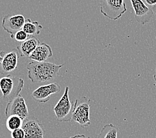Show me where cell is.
Instances as JSON below:
<instances>
[{
    "label": "cell",
    "instance_id": "6da1fadb",
    "mask_svg": "<svg viewBox=\"0 0 156 138\" xmlns=\"http://www.w3.org/2000/svg\"><path fill=\"white\" fill-rule=\"evenodd\" d=\"M64 65L48 62L31 61L27 66V76L31 82H50L58 76L59 70Z\"/></svg>",
    "mask_w": 156,
    "mask_h": 138
},
{
    "label": "cell",
    "instance_id": "7a4b0ae2",
    "mask_svg": "<svg viewBox=\"0 0 156 138\" xmlns=\"http://www.w3.org/2000/svg\"><path fill=\"white\" fill-rule=\"evenodd\" d=\"M24 86V80L21 78L5 76L0 79V90L3 100L9 102L20 95Z\"/></svg>",
    "mask_w": 156,
    "mask_h": 138
},
{
    "label": "cell",
    "instance_id": "3957f363",
    "mask_svg": "<svg viewBox=\"0 0 156 138\" xmlns=\"http://www.w3.org/2000/svg\"><path fill=\"white\" fill-rule=\"evenodd\" d=\"M69 86H66L62 98L59 99V100L54 108L56 119L59 122L72 121L74 102H72L69 100Z\"/></svg>",
    "mask_w": 156,
    "mask_h": 138
},
{
    "label": "cell",
    "instance_id": "277c9868",
    "mask_svg": "<svg viewBox=\"0 0 156 138\" xmlns=\"http://www.w3.org/2000/svg\"><path fill=\"white\" fill-rule=\"evenodd\" d=\"M90 102L86 96H83L74 102L72 121L79 123L81 127H87L91 125Z\"/></svg>",
    "mask_w": 156,
    "mask_h": 138
},
{
    "label": "cell",
    "instance_id": "5b68a950",
    "mask_svg": "<svg viewBox=\"0 0 156 138\" xmlns=\"http://www.w3.org/2000/svg\"><path fill=\"white\" fill-rule=\"evenodd\" d=\"M127 12L124 0H101L100 12L108 19L117 21Z\"/></svg>",
    "mask_w": 156,
    "mask_h": 138
},
{
    "label": "cell",
    "instance_id": "8992f818",
    "mask_svg": "<svg viewBox=\"0 0 156 138\" xmlns=\"http://www.w3.org/2000/svg\"><path fill=\"white\" fill-rule=\"evenodd\" d=\"M0 54L3 56L2 61L0 62V74L9 75L10 73L17 69L18 60L22 56L20 48L17 47L9 52L2 51Z\"/></svg>",
    "mask_w": 156,
    "mask_h": 138
},
{
    "label": "cell",
    "instance_id": "52a82bcc",
    "mask_svg": "<svg viewBox=\"0 0 156 138\" xmlns=\"http://www.w3.org/2000/svg\"><path fill=\"white\" fill-rule=\"evenodd\" d=\"M26 21L25 17L21 14H8L3 17L2 25L3 30L10 35V37L13 39L17 32L23 29Z\"/></svg>",
    "mask_w": 156,
    "mask_h": 138
},
{
    "label": "cell",
    "instance_id": "ba28073f",
    "mask_svg": "<svg viewBox=\"0 0 156 138\" xmlns=\"http://www.w3.org/2000/svg\"><path fill=\"white\" fill-rule=\"evenodd\" d=\"M5 114L6 117L12 115L18 116L23 120L28 118L29 112L25 98L19 95L12 100L8 102L5 109Z\"/></svg>",
    "mask_w": 156,
    "mask_h": 138
},
{
    "label": "cell",
    "instance_id": "9c48e42d",
    "mask_svg": "<svg viewBox=\"0 0 156 138\" xmlns=\"http://www.w3.org/2000/svg\"><path fill=\"white\" fill-rule=\"evenodd\" d=\"M61 89L60 85L56 82L42 85L33 92L31 96L35 101L40 103H46L49 100L52 95L59 93Z\"/></svg>",
    "mask_w": 156,
    "mask_h": 138
},
{
    "label": "cell",
    "instance_id": "30bf717a",
    "mask_svg": "<svg viewBox=\"0 0 156 138\" xmlns=\"http://www.w3.org/2000/svg\"><path fill=\"white\" fill-rule=\"evenodd\" d=\"M135 13V19L141 25H145L153 17L154 13L142 0H130Z\"/></svg>",
    "mask_w": 156,
    "mask_h": 138
},
{
    "label": "cell",
    "instance_id": "8fae6325",
    "mask_svg": "<svg viewBox=\"0 0 156 138\" xmlns=\"http://www.w3.org/2000/svg\"><path fill=\"white\" fill-rule=\"evenodd\" d=\"M22 128L26 133V138H44V126L35 117L25 119Z\"/></svg>",
    "mask_w": 156,
    "mask_h": 138
},
{
    "label": "cell",
    "instance_id": "7c38bea8",
    "mask_svg": "<svg viewBox=\"0 0 156 138\" xmlns=\"http://www.w3.org/2000/svg\"><path fill=\"white\" fill-rule=\"evenodd\" d=\"M52 56L53 52L50 46L45 42H41L28 59L32 61L41 62H45L46 60L51 57Z\"/></svg>",
    "mask_w": 156,
    "mask_h": 138
},
{
    "label": "cell",
    "instance_id": "4fadbf2b",
    "mask_svg": "<svg viewBox=\"0 0 156 138\" xmlns=\"http://www.w3.org/2000/svg\"><path fill=\"white\" fill-rule=\"evenodd\" d=\"M40 44V41L35 36H32L26 41L22 42L21 45L19 46L22 56L29 57Z\"/></svg>",
    "mask_w": 156,
    "mask_h": 138
},
{
    "label": "cell",
    "instance_id": "5bb4252c",
    "mask_svg": "<svg viewBox=\"0 0 156 138\" xmlns=\"http://www.w3.org/2000/svg\"><path fill=\"white\" fill-rule=\"evenodd\" d=\"M42 29L43 27L37 21H32L30 19H27L22 29L29 36L30 35L35 36L40 34Z\"/></svg>",
    "mask_w": 156,
    "mask_h": 138
},
{
    "label": "cell",
    "instance_id": "9a60e30c",
    "mask_svg": "<svg viewBox=\"0 0 156 138\" xmlns=\"http://www.w3.org/2000/svg\"><path fill=\"white\" fill-rule=\"evenodd\" d=\"M118 127L112 123H108L102 127L97 138H118Z\"/></svg>",
    "mask_w": 156,
    "mask_h": 138
},
{
    "label": "cell",
    "instance_id": "2e32d148",
    "mask_svg": "<svg viewBox=\"0 0 156 138\" xmlns=\"http://www.w3.org/2000/svg\"><path fill=\"white\" fill-rule=\"evenodd\" d=\"M24 120L18 116L12 115L8 117L6 120V127L9 132L22 128Z\"/></svg>",
    "mask_w": 156,
    "mask_h": 138
},
{
    "label": "cell",
    "instance_id": "e0dca14e",
    "mask_svg": "<svg viewBox=\"0 0 156 138\" xmlns=\"http://www.w3.org/2000/svg\"><path fill=\"white\" fill-rule=\"evenodd\" d=\"M28 37H29V35H28L23 29L17 31L15 34V36H14L15 40L20 42H23L24 41H26L27 39H28Z\"/></svg>",
    "mask_w": 156,
    "mask_h": 138
},
{
    "label": "cell",
    "instance_id": "ac0fdd59",
    "mask_svg": "<svg viewBox=\"0 0 156 138\" xmlns=\"http://www.w3.org/2000/svg\"><path fill=\"white\" fill-rule=\"evenodd\" d=\"M12 138H26V133L22 128L13 130L11 132Z\"/></svg>",
    "mask_w": 156,
    "mask_h": 138
},
{
    "label": "cell",
    "instance_id": "d6986e66",
    "mask_svg": "<svg viewBox=\"0 0 156 138\" xmlns=\"http://www.w3.org/2000/svg\"><path fill=\"white\" fill-rule=\"evenodd\" d=\"M142 1L148 7H150V8H152V7L156 5V0H142Z\"/></svg>",
    "mask_w": 156,
    "mask_h": 138
},
{
    "label": "cell",
    "instance_id": "ffe728a7",
    "mask_svg": "<svg viewBox=\"0 0 156 138\" xmlns=\"http://www.w3.org/2000/svg\"><path fill=\"white\" fill-rule=\"evenodd\" d=\"M69 138H90V137H86L84 134H77V135H75L73 136L70 137Z\"/></svg>",
    "mask_w": 156,
    "mask_h": 138
},
{
    "label": "cell",
    "instance_id": "44dd1931",
    "mask_svg": "<svg viewBox=\"0 0 156 138\" xmlns=\"http://www.w3.org/2000/svg\"><path fill=\"white\" fill-rule=\"evenodd\" d=\"M154 85L156 86V69H155V73L154 75Z\"/></svg>",
    "mask_w": 156,
    "mask_h": 138
},
{
    "label": "cell",
    "instance_id": "7402d4cb",
    "mask_svg": "<svg viewBox=\"0 0 156 138\" xmlns=\"http://www.w3.org/2000/svg\"><path fill=\"white\" fill-rule=\"evenodd\" d=\"M151 8H152V10H153V12H154L155 15H156V5H155V6H154V7H152Z\"/></svg>",
    "mask_w": 156,
    "mask_h": 138
},
{
    "label": "cell",
    "instance_id": "603a6c76",
    "mask_svg": "<svg viewBox=\"0 0 156 138\" xmlns=\"http://www.w3.org/2000/svg\"><path fill=\"white\" fill-rule=\"evenodd\" d=\"M2 59H3V56L1 54H0V62H1V61H2Z\"/></svg>",
    "mask_w": 156,
    "mask_h": 138
},
{
    "label": "cell",
    "instance_id": "cb8c5ba5",
    "mask_svg": "<svg viewBox=\"0 0 156 138\" xmlns=\"http://www.w3.org/2000/svg\"><path fill=\"white\" fill-rule=\"evenodd\" d=\"M155 39H156V37H155Z\"/></svg>",
    "mask_w": 156,
    "mask_h": 138
}]
</instances>
